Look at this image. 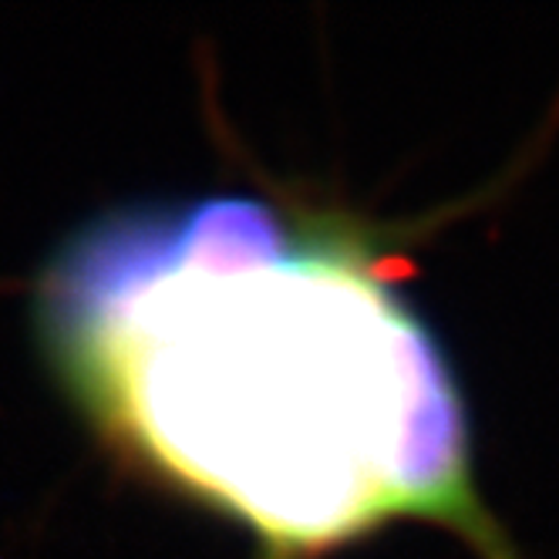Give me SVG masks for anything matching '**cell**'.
Masks as SVG:
<instances>
[{
	"label": "cell",
	"instance_id": "cell-1",
	"mask_svg": "<svg viewBox=\"0 0 559 559\" xmlns=\"http://www.w3.org/2000/svg\"><path fill=\"white\" fill-rule=\"evenodd\" d=\"M41 304L98 428L260 559L405 515L519 559L475 489L445 354L347 216L250 195L115 213L68 243Z\"/></svg>",
	"mask_w": 559,
	"mask_h": 559
}]
</instances>
